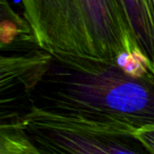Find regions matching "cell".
<instances>
[{"label": "cell", "instance_id": "obj_1", "mask_svg": "<svg viewBox=\"0 0 154 154\" xmlns=\"http://www.w3.org/2000/svg\"><path fill=\"white\" fill-rule=\"evenodd\" d=\"M14 88L28 109L50 115L134 130L154 125V77L114 60L39 47L2 56L1 91Z\"/></svg>", "mask_w": 154, "mask_h": 154}, {"label": "cell", "instance_id": "obj_2", "mask_svg": "<svg viewBox=\"0 0 154 154\" xmlns=\"http://www.w3.org/2000/svg\"><path fill=\"white\" fill-rule=\"evenodd\" d=\"M35 43L45 51L136 62L146 69L116 0H21Z\"/></svg>", "mask_w": 154, "mask_h": 154}, {"label": "cell", "instance_id": "obj_3", "mask_svg": "<svg viewBox=\"0 0 154 154\" xmlns=\"http://www.w3.org/2000/svg\"><path fill=\"white\" fill-rule=\"evenodd\" d=\"M2 124L22 131L45 154H151L132 128L68 119L28 109Z\"/></svg>", "mask_w": 154, "mask_h": 154}, {"label": "cell", "instance_id": "obj_4", "mask_svg": "<svg viewBox=\"0 0 154 154\" xmlns=\"http://www.w3.org/2000/svg\"><path fill=\"white\" fill-rule=\"evenodd\" d=\"M146 70L154 77V0H116Z\"/></svg>", "mask_w": 154, "mask_h": 154}, {"label": "cell", "instance_id": "obj_5", "mask_svg": "<svg viewBox=\"0 0 154 154\" xmlns=\"http://www.w3.org/2000/svg\"><path fill=\"white\" fill-rule=\"evenodd\" d=\"M0 154H45L20 129L12 124H1Z\"/></svg>", "mask_w": 154, "mask_h": 154}, {"label": "cell", "instance_id": "obj_6", "mask_svg": "<svg viewBox=\"0 0 154 154\" xmlns=\"http://www.w3.org/2000/svg\"><path fill=\"white\" fill-rule=\"evenodd\" d=\"M135 135L149 150L150 153L154 154V125L137 129L135 130Z\"/></svg>", "mask_w": 154, "mask_h": 154}]
</instances>
